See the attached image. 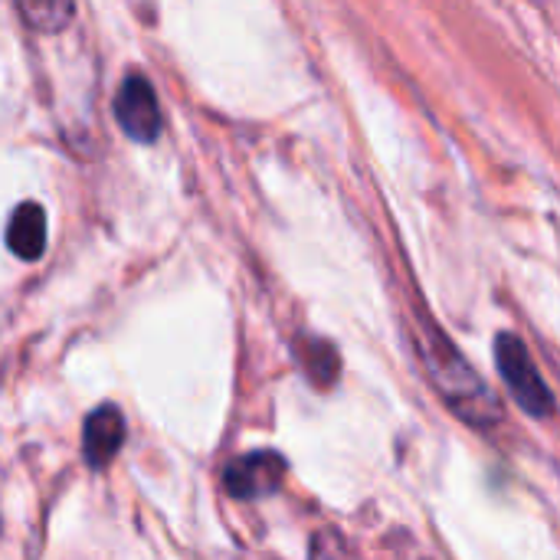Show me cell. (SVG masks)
Returning a JSON list of instances; mask_svg holds the SVG:
<instances>
[{
  "label": "cell",
  "instance_id": "1",
  "mask_svg": "<svg viewBox=\"0 0 560 560\" xmlns=\"http://www.w3.org/2000/svg\"><path fill=\"white\" fill-rule=\"evenodd\" d=\"M420 358L436 384V390L446 397L450 410L459 413L469 427H495L502 420V407L499 397L482 384V377L466 364V358L433 328H423V338L417 341Z\"/></svg>",
  "mask_w": 560,
  "mask_h": 560
},
{
  "label": "cell",
  "instance_id": "2",
  "mask_svg": "<svg viewBox=\"0 0 560 560\" xmlns=\"http://www.w3.org/2000/svg\"><path fill=\"white\" fill-rule=\"evenodd\" d=\"M495 368L512 394V400L528 413V417H551L555 413V394L545 384L541 371L535 368L528 348L515 335H499L495 338Z\"/></svg>",
  "mask_w": 560,
  "mask_h": 560
},
{
  "label": "cell",
  "instance_id": "3",
  "mask_svg": "<svg viewBox=\"0 0 560 560\" xmlns=\"http://www.w3.org/2000/svg\"><path fill=\"white\" fill-rule=\"evenodd\" d=\"M285 459L272 450H256L246 456H236L226 469H223V489L226 495L240 499V502H256L266 499L272 492H279L282 479H285Z\"/></svg>",
  "mask_w": 560,
  "mask_h": 560
},
{
  "label": "cell",
  "instance_id": "4",
  "mask_svg": "<svg viewBox=\"0 0 560 560\" xmlns=\"http://www.w3.org/2000/svg\"><path fill=\"white\" fill-rule=\"evenodd\" d=\"M115 118L131 141H154L164 128V115L154 85L144 75H128L115 95Z\"/></svg>",
  "mask_w": 560,
  "mask_h": 560
},
{
  "label": "cell",
  "instance_id": "5",
  "mask_svg": "<svg viewBox=\"0 0 560 560\" xmlns=\"http://www.w3.org/2000/svg\"><path fill=\"white\" fill-rule=\"evenodd\" d=\"M125 446V417L115 404H102L85 417L82 427V459L89 469H105Z\"/></svg>",
  "mask_w": 560,
  "mask_h": 560
},
{
  "label": "cell",
  "instance_id": "6",
  "mask_svg": "<svg viewBox=\"0 0 560 560\" xmlns=\"http://www.w3.org/2000/svg\"><path fill=\"white\" fill-rule=\"evenodd\" d=\"M7 246L16 259H39L46 249V213L39 203L26 200L13 210L10 223H7Z\"/></svg>",
  "mask_w": 560,
  "mask_h": 560
},
{
  "label": "cell",
  "instance_id": "7",
  "mask_svg": "<svg viewBox=\"0 0 560 560\" xmlns=\"http://www.w3.org/2000/svg\"><path fill=\"white\" fill-rule=\"evenodd\" d=\"M20 16L39 33H59L75 13V0H16Z\"/></svg>",
  "mask_w": 560,
  "mask_h": 560
},
{
  "label": "cell",
  "instance_id": "8",
  "mask_svg": "<svg viewBox=\"0 0 560 560\" xmlns=\"http://www.w3.org/2000/svg\"><path fill=\"white\" fill-rule=\"evenodd\" d=\"M299 358H302V368H305V374L312 377L315 387H331L338 381L341 361H338V351L328 341H318V338L305 341Z\"/></svg>",
  "mask_w": 560,
  "mask_h": 560
},
{
  "label": "cell",
  "instance_id": "9",
  "mask_svg": "<svg viewBox=\"0 0 560 560\" xmlns=\"http://www.w3.org/2000/svg\"><path fill=\"white\" fill-rule=\"evenodd\" d=\"M312 560H351V558H348V551H345V545H341V538H338L335 532H322V535H315V541H312Z\"/></svg>",
  "mask_w": 560,
  "mask_h": 560
}]
</instances>
